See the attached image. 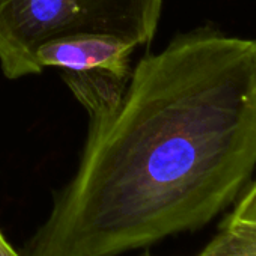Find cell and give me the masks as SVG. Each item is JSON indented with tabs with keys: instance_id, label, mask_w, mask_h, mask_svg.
Masks as SVG:
<instances>
[{
	"instance_id": "5",
	"label": "cell",
	"mask_w": 256,
	"mask_h": 256,
	"mask_svg": "<svg viewBox=\"0 0 256 256\" xmlns=\"http://www.w3.org/2000/svg\"><path fill=\"white\" fill-rule=\"evenodd\" d=\"M224 220L234 223L256 224V180L247 184V187L236 199L232 212Z\"/></svg>"
},
{
	"instance_id": "4",
	"label": "cell",
	"mask_w": 256,
	"mask_h": 256,
	"mask_svg": "<svg viewBox=\"0 0 256 256\" xmlns=\"http://www.w3.org/2000/svg\"><path fill=\"white\" fill-rule=\"evenodd\" d=\"M198 256H256V224L224 220Z\"/></svg>"
},
{
	"instance_id": "6",
	"label": "cell",
	"mask_w": 256,
	"mask_h": 256,
	"mask_svg": "<svg viewBox=\"0 0 256 256\" xmlns=\"http://www.w3.org/2000/svg\"><path fill=\"white\" fill-rule=\"evenodd\" d=\"M0 256H23L5 236V234L0 230Z\"/></svg>"
},
{
	"instance_id": "1",
	"label": "cell",
	"mask_w": 256,
	"mask_h": 256,
	"mask_svg": "<svg viewBox=\"0 0 256 256\" xmlns=\"http://www.w3.org/2000/svg\"><path fill=\"white\" fill-rule=\"evenodd\" d=\"M89 116L78 169L29 256H124L229 208L256 169V40L178 35Z\"/></svg>"
},
{
	"instance_id": "7",
	"label": "cell",
	"mask_w": 256,
	"mask_h": 256,
	"mask_svg": "<svg viewBox=\"0 0 256 256\" xmlns=\"http://www.w3.org/2000/svg\"><path fill=\"white\" fill-rule=\"evenodd\" d=\"M142 256H156V254H152V253H150V252H145Z\"/></svg>"
},
{
	"instance_id": "3",
	"label": "cell",
	"mask_w": 256,
	"mask_h": 256,
	"mask_svg": "<svg viewBox=\"0 0 256 256\" xmlns=\"http://www.w3.org/2000/svg\"><path fill=\"white\" fill-rule=\"evenodd\" d=\"M136 44L106 35H82L44 44L35 54L38 70L62 68L71 74H104L126 83Z\"/></svg>"
},
{
	"instance_id": "2",
	"label": "cell",
	"mask_w": 256,
	"mask_h": 256,
	"mask_svg": "<svg viewBox=\"0 0 256 256\" xmlns=\"http://www.w3.org/2000/svg\"><path fill=\"white\" fill-rule=\"evenodd\" d=\"M162 8L163 0H0V66L10 80L41 74L40 47L82 35L150 44Z\"/></svg>"
}]
</instances>
